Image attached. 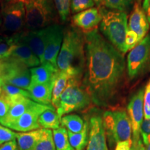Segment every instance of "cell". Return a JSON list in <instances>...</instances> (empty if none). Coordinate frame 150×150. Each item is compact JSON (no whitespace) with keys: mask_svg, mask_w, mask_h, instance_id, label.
Segmentation results:
<instances>
[{"mask_svg":"<svg viewBox=\"0 0 150 150\" xmlns=\"http://www.w3.org/2000/svg\"><path fill=\"white\" fill-rule=\"evenodd\" d=\"M85 53L83 83L95 104L107 106L125 78L126 65L124 56L97 29L85 33Z\"/></svg>","mask_w":150,"mask_h":150,"instance_id":"obj_1","label":"cell"},{"mask_svg":"<svg viewBox=\"0 0 150 150\" xmlns=\"http://www.w3.org/2000/svg\"><path fill=\"white\" fill-rule=\"evenodd\" d=\"M85 65V35L79 30L70 28L64 32L58 56V69L72 77L82 78Z\"/></svg>","mask_w":150,"mask_h":150,"instance_id":"obj_2","label":"cell"},{"mask_svg":"<svg viewBox=\"0 0 150 150\" xmlns=\"http://www.w3.org/2000/svg\"><path fill=\"white\" fill-rule=\"evenodd\" d=\"M99 9L102 18L100 22L101 32L121 54L127 53L125 38L129 30L127 13L102 6Z\"/></svg>","mask_w":150,"mask_h":150,"instance_id":"obj_3","label":"cell"},{"mask_svg":"<svg viewBox=\"0 0 150 150\" xmlns=\"http://www.w3.org/2000/svg\"><path fill=\"white\" fill-rule=\"evenodd\" d=\"M92 101L88 91L82 83L81 78L72 77L60 97L56 110L60 117L73 111L84 109Z\"/></svg>","mask_w":150,"mask_h":150,"instance_id":"obj_4","label":"cell"},{"mask_svg":"<svg viewBox=\"0 0 150 150\" xmlns=\"http://www.w3.org/2000/svg\"><path fill=\"white\" fill-rule=\"evenodd\" d=\"M25 27L29 30L45 28L56 16L53 0H25Z\"/></svg>","mask_w":150,"mask_h":150,"instance_id":"obj_5","label":"cell"},{"mask_svg":"<svg viewBox=\"0 0 150 150\" xmlns=\"http://www.w3.org/2000/svg\"><path fill=\"white\" fill-rule=\"evenodd\" d=\"M102 119L105 132L110 142H118L131 139L132 127L126 110H108L104 113Z\"/></svg>","mask_w":150,"mask_h":150,"instance_id":"obj_6","label":"cell"},{"mask_svg":"<svg viewBox=\"0 0 150 150\" xmlns=\"http://www.w3.org/2000/svg\"><path fill=\"white\" fill-rule=\"evenodd\" d=\"M0 79L4 83L27 90L31 84L30 69L11 56L0 60Z\"/></svg>","mask_w":150,"mask_h":150,"instance_id":"obj_7","label":"cell"},{"mask_svg":"<svg viewBox=\"0 0 150 150\" xmlns=\"http://www.w3.org/2000/svg\"><path fill=\"white\" fill-rule=\"evenodd\" d=\"M127 74L134 79L150 68V34L131 50L127 56Z\"/></svg>","mask_w":150,"mask_h":150,"instance_id":"obj_8","label":"cell"},{"mask_svg":"<svg viewBox=\"0 0 150 150\" xmlns=\"http://www.w3.org/2000/svg\"><path fill=\"white\" fill-rule=\"evenodd\" d=\"M25 0H12L6 3L2 11L3 27L6 31L18 33L25 26Z\"/></svg>","mask_w":150,"mask_h":150,"instance_id":"obj_9","label":"cell"},{"mask_svg":"<svg viewBox=\"0 0 150 150\" xmlns=\"http://www.w3.org/2000/svg\"><path fill=\"white\" fill-rule=\"evenodd\" d=\"M64 31L61 26L52 24L47 27L45 50L42 65L59 70L57 60L63 40Z\"/></svg>","mask_w":150,"mask_h":150,"instance_id":"obj_10","label":"cell"},{"mask_svg":"<svg viewBox=\"0 0 150 150\" xmlns=\"http://www.w3.org/2000/svg\"><path fill=\"white\" fill-rule=\"evenodd\" d=\"M52 107H53L52 105H43L34 102L23 115L6 127L18 132H28L40 129L38 124L39 117L45 110Z\"/></svg>","mask_w":150,"mask_h":150,"instance_id":"obj_11","label":"cell"},{"mask_svg":"<svg viewBox=\"0 0 150 150\" xmlns=\"http://www.w3.org/2000/svg\"><path fill=\"white\" fill-rule=\"evenodd\" d=\"M143 98L144 90L140 89L132 97L127 106L134 139H137L140 137V129L144 117Z\"/></svg>","mask_w":150,"mask_h":150,"instance_id":"obj_12","label":"cell"},{"mask_svg":"<svg viewBox=\"0 0 150 150\" xmlns=\"http://www.w3.org/2000/svg\"><path fill=\"white\" fill-rule=\"evenodd\" d=\"M87 150H108L102 117L93 115L90 118Z\"/></svg>","mask_w":150,"mask_h":150,"instance_id":"obj_13","label":"cell"},{"mask_svg":"<svg viewBox=\"0 0 150 150\" xmlns=\"http://www.w3.org/2000/svg\"><path fill=\"white\" fill-rule=\"evenodd\" d=\"M21 33L24 42L38 58L42 65L45 50L47 27L40 29L30 30L28 32Z\"/></svg>","mask_w":150,"mask_h":150,"instance_id":"obj_14","label":"cell"},{"mask_svg":"<svg viewBox=\"0 0 150 150\" xmlns=\"http://www.w3.org/2000/svg\"><path fill=\"white\" fill-rule=\"evenodd\" d=\"M102 18L99 9L93 7L75 14L72 17V21L76 27L86 33L97 29Z\"/></svg>","mask_w":150,"mask_h":150,"instance_id":"obj_15","label":"cell"},{"mask_svg":"<svg viewBox=\"0 0 150 150\" xmlns=\"http://www.w3.org/2000/svg\"><path fill=\"white\" fill-rule=\"evenodd\" d=\"M149 26L147 17L140 4L136 2L129 18V29L136 33L141 41L147 35L149 29Z\"/></svg>","mask_w":150,"mask_h":150,"instance_id":"obj_16","label":"cell"},{"mask_svg":"<svg viewBox=\"0 0 150 150\" xmlns=\"http://www.w3.org/2000/svg\"><path fill=\"white\" fill-rule=\"evenodd\" d=\"M11 56L19 60L30 68L40 66L41 65L38 58L31 51L27 43L24 42L22 37L21 33H20V37H19L18 42L13 50Z\"/></svg>","mask_w":150,"mask_h":150,"instance_id":"obj_17","label":"cell"},{"mask_svg":"<svg viewBox=\"0 0 150 150\" xmlns=\"http://www.w3.org/2000/svg\"><path fill=\"white\" fill-rule=\"evenodd\" d=\"M53 85L54 79L46 83L30 84L27 91L29 92L33 102L43 105H52Z\"/></svg>","mask_w":150,"mask_h":150,"instance_id":"obj_18","label":"cell"},{"mask_svg":"<svg viewBox=\"0 0 150 150\" xmlns=\"http://www.w3.org/2000/svg\"><path fill=\"white\" fill-rule=\"evenodd\" d=\"M34 102L32 99L27 97H23L16 101V102L13 103L11 105L8 114L0 122V124L6 127L8 124L16 120L18 118L23 115Z\"/></svg>","mask_w":150,"mask_h":150,"instance_id":"obj_19","label":"cell"},{"mask_svg":"<svg viewBox=\"0 0 150 150\" xmlns=\"http://www.w3.org/2000/svg\"><path fill=\"white\" fill-rule=\"evenodd\" d=\"M45 129H38L28 132L16 133V140L19 150H33L42 138Z\"/></svg>","mask_w":150,"mask_h":150,"instance_id":"obj_20","label":"cell"},{"mask_svg":"<svg viewBox=\"0 0 150 150\" xmlns=\"http://www.w3.org/2000/svg\"><path fill=\"white\" fill-rule=\"evenodd\" d=\"M71 78L72 77L67 72L59 70L56 73L54 78L52 98V105L55 108V109L59 104L60 97H61L62 93L66 88L67 83Z\"/></svg>","mask_w":150,"mask_h":150,"instance_id":"obj_21","label":"cell"},{"mask_svg":"<svg viewBox=\"0 0 150 150\" xmlns=\"http://www.w3.org/2000/svg\"><path fill=\"white\" fill-rule=\"evenodd\" d=\"M56 70L52 67L40 65L30 68L31 73V84H42L51 81L55 76Z\"/></svg>","mask_w":150,"mask_h":150,"instance_id":"obj_22","label":"cell"},{"mask_svg":"<svg viewBox=\"0 0 150 150\" xmlns=\"http://www.w3.org/2000/svg\"><path fill=\"white\" fill-rule=\"evenodd\" d=\"M38 124L42 129L54 130L60 127L61 117L53 106L41 114L38 118Z\"/></svg>","mask_w":150,"mask_h":150,"instance_id":"obj_23","label":"cell"},{"mask_svg":"<svg viewBox=\"0 0 150 150\" xmlns=\"http://www.w3.org/2000/svg\"><path fill=\"white\" fill-rule=\"evenodd\" d=\"M88 123L85 122L83 129L79 133H72L67 131L69 142L70 145L74 150H84L88 145Z\"/></svg>","mask_w":150,"mask_h":150,"instance_id":"obj_24","label":"cell"},{"mask_svg":"<svg viewBox=\"0 0 150 150\" xmlns=\"http://www.w3.org/2000/svg\"><path fill=\"white\" fill-rule=\"evenodd\" d=\"M1 89L2 90L4 93L6 97L7 100L8 101L10 105L16 102L19 99L23 98V97H27V98L31 99V95L27 90L4 83H2Z\"/></svg>","mask_w":150,"mask_h":150,"instance_id":"obj_25","label":"cell"},{"mask_svg":"<svg viewBox=\"0 0 150 150\" xmlns=\"http://www.w3.org/2000/svg\"><path fill=\"white\" fill-rule=\"evenodd\" d=\"M62 127L67 128V131L72 133H79L83 129L84 122L83 119L76 114H67L61 118Z\"/></svg>","mask_w":150,"mask_h":150,"instance_id":"obj_26","label":"cell"},{"mask_svg":"<svg viewBox=\"0 0 150 150\" xmlns=\"http://www.w3.org/2000/svg\"><path fill=\"white\" fill-rule=\"evenodd\" d=\"M53 139L56 150H74L69 142L67 129L63 127L52 130Z\"/></svg>","mask_w":150,"mask_h":150,"instance_id":"obj_27","label":"cell"},{"mask_svg":"<svg viewBox=\"0 0 150 150\" xmlns=\"http://www.w3.org/2000/svg\"><path fill=\"white\" fill-rule=\"evenodd\" d=\"M19 37L20 33H16L11 36L0 38V60L11 56Z\"/></svg>","mask_w":150,"mask_h":150,"instance_id":"obj_28","label":"cell"},{"mask_svg":"<svg viewBox=\"0 0 150 150\" xmlns=\"http://www.w3.org/2000/svg\"><path fill=\"white\" fill-rule=\"evenodd\" d=\"M135 0H103L105 8L127 13L133 9Z\"/></svg>","mask_w":150,"mask_h":150,"instance_id":"obj_29","label":"cell"},{"mask_svg":"<svg viewBox=\"0 0 150 150\" xmlns=\"http://www.w3.org/2000/svg\"><path fill=\"white\" fill-rule=\"evenodd\" d=\"M33 150H56L51 129H45L42 138L35 145Z\"/></svg>","mask_w":150,"mask_h":150,"instance_id":"obj_30","label":"cell"},{"mask_svg":"<svg viewBox=\"0 0 150 150\" xmlns=\"http://www.w3.org/2000/svg\"><path fill=\"white\" fill-rule=\"evenodd\" d=\"M53 1L61 20L65 22L70 15L71 0H53Z\"/></svg>","mask_w":150,"mask_h":150,"instance_id":"obj_31","label":"cell"},{"mask_svg":"<svg viewBox=\"0 0 150 150\" xmlns=\"http://www.w3.org/2000/svg\"><path fill=\"white\" fill-rule=\"evenodd\" d=\"M95 3L93 0H71L70 11L76 14L87 9L93 8Z\"/></svg>","mask_w":150,"mask_h":150,"instance_id":"obj_32","label":"cell"},{"mask_svg":"<svg viewBox=\"0 0 150 150\" xmlns=\"http://www.w3.org/2000/svg\"><path fill=\"white\" fill-rule=\"evenodd\" d=\"M16 139V133L12 129L0 124V145Z\"/></svg>","mask_w":150,"mask_h":150,"instance_id":"obj_33","label":"cell"},{"mask_svg":"<svg viewBox=\"0 0 150 150\" xmlns=\"http://www.w3.org/2000/svg\"><path fill=\"white\" fill-rule=\"evenodd\" d=\"M140 42L138 35L134 31L128 30L125 38V47L127 52L134 49Z\"/></svg>","mask_w":150,"mask_h":150,"instance_id":"obj_34","label":"cell"},{"mask_svg":"<svg viewBox=\"0 0 150 150\" xmlns=\"http://www.w3.org/2000/svg\"><path fill=\"white\" fill-rule=\"evenodd\" d=\"M140 133L144 145L146 146L149 145L150 143V119L143 120L140 126Z\"/></svg>","mask_w":150,"mask_h":150,"instance_id":"obj_35","label":"cell"},{"mask_svg":"<svg viewBox=\"0 0 150 150\" xmlns=\"http://www.w3.org/2000/svg\"><path fill=\"white\" fill-rule=\"evenodd\" d=\"M143 108L145 119H150V79L144 91Z\"/></svg>","mask_w":150,"mask_h":150,"instance_id":"obj_36","label":"cell"},{"mask_svg":"<svg viewBox=\"0 0 150 150\" xmlns=\"http://www.w3.org/2000/svg\"><path fill=\"white\" fill-rule=\"evenodd\" d=\"M11 105L2 90L0 88V122L6 116L10 109Z\"/></svg>","mask_w":150,"mask_h":150,"instance_id":"obj_37","label":"cell"},{"mask_svg":"<svg viewBox=\"0 0 150 150\" xmlns=\"http://www.w3.org/2000/svg\"><path fill=\"white\" fill-rule=\"evenodd\" d=\"M0 150H19L16 139L5 142L0 145Z\"/></svg>","mask_w":150,"mask_h":150,"instance_id":"obj_38","label":"cell"},{"mask_svg":"<svg viewBox=\"0 0 150 150\" xmlns=\"http://www.w3.org/2000/svg\"><path fill=\"white\" fill-rule=\"evenodd\" d=\"M132 140L129 139L117 142L115 150H131L132 146Z\"/></svg>","mask_w":150,"mask_h":150,"instance_id":"obj_39","label":"cell"},{"mask_svg":"<svg viewBox=\"0 0 150 150\" xmlns=\"http://www.w3.org/2000/svg\"><path fill=\"white\" fill-rule=\"evenodd\" d=\"M132 142L131 150H145V147L140 137L137 139H134Z\"/></svg>","mask_w":150,"mask_h":150,"instance_id":"obj_40","label":"cell"},{"mask_svg":"<svg viewBox=\"0 0 150 150\" xmlns=\"http://www.w3.org/2000/svg\"><path fill=\"white\" fill-rule=\"evenodd\" d=\"M142 8L145 12V16L147 17L150 25V0H143Z\"/></svg>","mask_w":150,"mask_h":150,"instance_id":"obj_41","label":"cell"},{"mask_svg":"<svg viewBox=\"0 0 150 150\" xmlns=\"http://www.w3.org/2000/svg\"><path fill=\"white\" fill-rule=\"evenodd\" d=\"M95 1V4H97L99 7L102 6V5H103V0H93Z\"/></svg>","mask_w":150,"mask_h":150,"instance_id":"obj_42","label":"cell"},{"mask_svg":"<svg viewBox=\"0 0 150 150\" xmlns=\"http://www.w3.org/2000/svg\"><path fill=\"white\" fill-rule=\"evenodd\" d=\"M146 147H147L145 148V150H150V143L148 145L146 146Z\"/></svg>","mask_w":150,"mask_h":150,"instance_id":"obj_43","label":"cell"},{"mask_svg":"<svg viewBox=\"0 0 150 150\" xmlns=\"http://www.w3.org/2000/svg\"><path fill=\"white\" fill-rule=\"evenodd\" d=\"M2 1H4L5 3H8V2H9V1H12V0H2Z\"/></svg>","mask_w":150,"mask_h":150,"instance_id":"obj_44","label":"cell"},{"mask_svg":"<svg viewBox=\"0 0 150 150\" xmlns=\"http://www.w3.org/2000/svg\"><path fill=\"white\" fill-rule=\"evenodd\" d=\"M2 83H3V82H2V81H1V79H0V88H1V86H2Z\"/></svg>","mask_w":150,"mask_h":150,"instance_id":"obj_45","label":"cell"},{"mask_svg":"<svg viewBox=\"0 0 150 150\" xmlns=\"http://www.w3.org/2000/svg\"><path fill=\"white\" fill-rule=\"evenodd\" d=\"M136 2H137V3L140 4V2H141L142 0H136Z\"/></svg>","mask_w":150,"mask_h":150,"instance_id":"obj_46","label":"cell"}]
</instances>
